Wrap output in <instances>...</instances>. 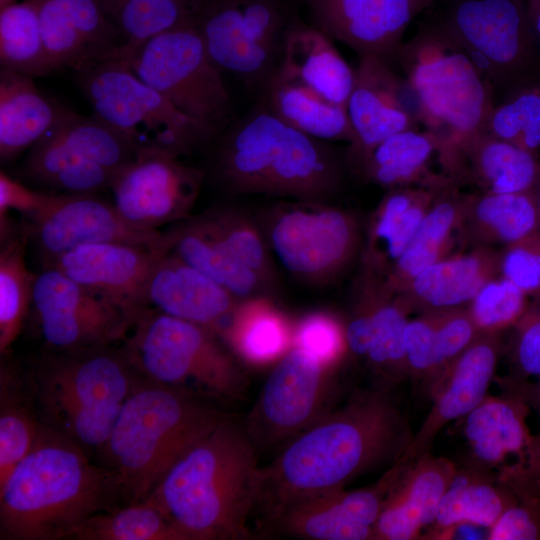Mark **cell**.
Segmentation results:
<instances>
[{"mask_svg":"<svg viewBox=\"0 0 540 540\" xmlns=\"http://www.w3.org/2000/svg\"><path fill=\"white\" fill-rule=\"evenodd\" d=\"M412 437L390 387L357 391L260 467L256 507L269 518L298 499L343 489L366 472L395 463Z\"/></svg>","mask_w":540,"mask_h":540,"instance_id":"1","label":"cell"},{"mask_svg":"<svg viewBox=\"0 0 540 540\" xmlns=\"http://www.w3.org/2000/svg\"><path fill=\"white\" fill-rule=\"evenodd\" d=\"M244 423L227 415L189 448L144 499L183 540L252 539L260 466Z\"/></svg>","mask_w":540,"mask_h":540,"instance_id":"2","label":"cell"},{"mask_svg":"<svg viewBox=\"0 0 540 540\" xmlns=\"http://www.w3.org/2000/svg\"><path fill=\"white\" fill-rule=\"evenodd\" d=\"M110 473L41 423L29 453L0 484V539L62 540L114 500Z\"/></svg>","mask_w":540,"mask_h":540,"instance_id":"3","label":"cell"},{"mask_svg":"<svg viewBox=\"0 0 540 540\" xmlns=\"http://www.w3.org/2000/svg\"><path fill=\"white\" fill-rule=\"evenodd\" d=\"M212 143L209 173L228 193L323 202L341 188L343 165L334 147L290 126L259 102Z\"/></svg>","mask_w":540,"mask_h":540,"instance_id":"4","label":"cell"},{"mask_svg":"<svg viewBox=\"0 0 540 540\" xmlns=\"http://www.w3.org/2000/svg\"><path fill=\"white\" fill-rule=\"evenodd\" d=\"M227 415L203 397L140 376L97 451L116 499L124 505L143 501Z\"/></svg>","mask_w":540,"mask_h":540,"instance_id":"5","label":"cell"},{"mask_svg":"<svg viewBox=\"0 0 540 540\" xmlns=\"http://www.w3.org/2000/svg\"><path fill=\"white\" fill-rule=\"evenodd\" d=\"M420 104V122L439 143L448 177L461 148L483 127L496 104L493 84L471 54L434 16L402 43L397 57Z\"/></svg>","mask_w":540,"mask_h":540,"instance_id":"6","label":"cell"},{"mask_svg":"<svg viewBox=\"0 0 540 540\" xmlns=\"http://www.w3.org/2000/svg\"><path fill=\"white\" fill-rule=\"evenodd\" d=\"M139 377L123 351L110 345L52 350L34 364L30 391L46 425L98 451Z\"/></svg>","mask_w":540,"mask_h":540,"instance_id":"7","label":"cell"},{"mask_svg":"<svg viewBox=\"0 0 540 540\" xmlns=\"http://www.w3.org/2000/svg\"><path fill=\"white\" fill-rule=\"evenodd\" d=\"M122 340L126 358L148 380L205 399L244 398L249 385L244 365L210 328L140 309Z\"/></svg>","mask_w":540,"mask_h":540,"instance_id":"8","label":"cell"},{"mask_svg":"<svg viewBox=\"0 0 540 540\" xmlns=\"http://www.w3.org/2000/svg\"><path fill=\"white\" fill-rule=\"evenodd\" d=\"M93 115L136 151L188 155L214 138L164 96L142 81L128 59L113 58L76 70Z\"/></svg>","mask_w":540,"mask_h":540,"instance_id":"9","label":"cell"},{"mask_svg":"<svg viewBox=\"0 0 540 540\" xmlns=\"http://www.w3.org/2000/svg\"><path fill=\"white\" fill-rule=\"evenodd\" d=\"M133 72L215 139L235 120L222 71L187 23L162 32L130 57Z\"/></svg>","mask_w":540,"mask_h":540,"instance_id":"10","label":"cell"},{"mask_svg":"<svg viewBox=\"0 0 540 540\" xmlns=\"http://www.w3.org/2000/svg\"><path fill=\"white\" fill-rule=\"evenodd\" d=\"M435 17L489 78L497 101L540 84V49L523 0H445Z\"/></svg>","mask_w":540,"mask_h":540,"instance_id":"11","label":"cell"},{"mask_svg":"<svg viewBox=\"0 0 540 540\" xmlns=\"http://www.w3.org/2000/svg\"><path fill=\"white\" fill-rule=\"evenodd\" d=\"M292 23L277 0H196L192 14L213 63L258 91L279 67Z\"/></svg>","mask_w":540,"mask_h":540,"instance_id":"12","label":"cell"},{"mask_svg":"<svg viewBox=\"0 0 540 540\" xmlns=\"http://www.w3.org/2000/svg\"><path fill=\"white\" fill-rule=\"evenodd\" d=\"M530 407L513 389L487 395L467 416L470 466L492 476L519 498L540 497V441L527 424Z\"/></svg>","mask_w":540,"mask_h":540,"instance_id":"13","label":"cell"},{"mask_svg":"<svg viewBox=\"0 0 540 540\" xmlns=\"http://www.w3.org/2000/svg\"><path fill=\"white\" fill-rule=\"evenodd\" d=\"M266 231L282 266L307 282H325L337 275L352 260L359 242L355 219L320 201L278 205Z\"/></svg>","mask_w":540,"mask_h":540,"instance_id":"14","label":"cell"},{"mask_svg":"<svg viewBox=\"0 0 540 540\" xmlns=\"http://www.w3.org/2000/svg\"><path fill=\"white\" fill-rule=\"evenodd\" d=\"M333 373L292 346L278 360L244 420L257 449L285 445L332 408Z\"/></svg>","mask_w":540,"mask_h":540,"instance_id":"15","label":"cell"},{"mask_svg":"<svg viewBox=\"0 0 540 540\" xmlns=\"http://www.w3.org/2000/svg\"><path fill=\"white\" fill-rule=\"evenodd\" d=\"M32 306L43 339L55 351L109 346L130 327L123 308L53 266L35 276Z\"/></svg>","mask_w":540,"mask_h":540,"instance_id":"16","label":"cell"},{"mask_svg":"<svg viewBox=\"0 0 540 540\" xmlns=\"http://www.w3.org/2000/svg\"><path fill=\"white\" fill-rule=\"evenodd\" d=\"M205 171L162 150H140L114 176L109 189L120 217L140 230H157L190 216Z\"/></svg>","mask_w":540,"mask_h":540,"instance_id":"17","label":"cell"},{"mask_svg":"<svg viewBox=\"0 0 540 540\" xmlns=\"http://www.w3.org/2000/svg\"><path fill=\"white\" fill-rule=\"evenodd\" d=\"M23 235L35 246L43 266L82 245L119 242L153 246L162 232L128 225L113 203L96 193H56L51 204L27 220Z\"/></svg>","mask_w":540,"mask_h":540,"instance_id":"18","label":"cell"},{"mask_svg":"<svg viewBox=\"0 0 540 540\" xmlns=\"http://www.w3.org/2000/svg\"><path fill=\"white\" fill-rule=\"evenodd\" d=\"M346 110L353 131L348 158L358 167L380 142L421 124L413 88L375 55L359 56Z\"/></svg>","mask_w":540,"mask_h":540,"instance_id":"19","label":"cell"},{"mask_svg":"<svg viewBox=\"0 0 540 540\" xmlns=\"http://www.w3.org/2000/svg\"><path fill=\"white\" fill-rule=\"evenodd\" d=\"M406 461L397 460L372 486L298 499L268 521L283 534L307 540H375L374 527Z\"/></svg>","mask_w":540,"mask_h":540,"instance_id":"20","label":"cell"},{"mask_svg":"<svg viewBox=\"0 0 540 540\" xmlns=\"http://www.w3.org/2000/svg\"><path fill=\"white\" fill-rule=\"evenodd\" d=\"M437 0H308L313 26L359 56L396 60L410 22Z\"/></svg>","mask_w":540,"mask_h":540,"instance_id":"21","label":"cell"},{"mask_svg":"<svg viewBox=\"0 0 540 540\" xmlns=\"http://www.w3.org/2000/svg\"><path fill=\"white\" fill-rule=\"evenodd\" d=\"M500 351L498 334L480 333L434 383L431 410L400 458L431 452L441 430L466 417L487 395Z\"/></svg>","mask_w":540,"mask_h":540,"instance_id":"22","label":"cell"},{"mask_svg":"<svg viewBox=\"0 0 540 540\" xmlns=\"http://www.w3.org/2000/svg\"><path fill=\"white\" fill-rule=\"evenodd\" d=\"M39 15L52 72L120 58L121 36L100 0H40Z\"/></svg>","mask_w":540,"mask_h":540,"instance_id":"23","label":"cell"},{"mask_svg":"<svg viewBox=\"0 0 540 540\" xmlns=\"http://www.w3.org/2000/svg\"><path fill=\"white\" fill-rule=\"evenodd\" d=\"M168 245L163 233L153 246L107 242L74 248L45 266H53L72 280L117 304L129 319L136 310L144 280Z\"/></svg>","mask_w":540,"mask_h":540,"instance_id":"24","label":"cell"},{"mask_svg":"<svg viewBox=\"0 0 540 540\" xmlns=\"http://www.w3.org/2000/svg\"><path fill=\"white\" fill-rule=\"evenodd\" d=\"M238 301L217 282L166 252L149 270L135 312L140 309L156 310L219 334L230 320Z\"/></svg>","mask_w":540,"mask_h":540,"instance_id":"25","label":"cell"},{"mask_svg":"<svg viewBox=\"0 0 540 540\" xmlns=\"http://www.w3.org/2000/svg\"><path fill=\"white\" fill-rule=\"evenodd\" d=\"M457 466L423 453L406 462L389 491L374 527L375 540H411L435 521L439 502Z\"/></svg>","mask_w":540,"mask_h":540,"instance_id":"26","label":"cell"},{"mask_svg":"<svg viewBox=\"0 0 540 540\" xmlns=\"http://www.w3.org/2000/svg\"><path fill=\"white\" fill-rule=\"evenodd\" d=\"M450 183V182H449ZM444 184L389 191L370 222L363 263L366 275L385 278L391 272Z\"/></svg>","mask_w":540,"mask_h":540,"instance_id":"27","label":"cell"},{"mask_svg":"<svg viewBox=\"0 0 540 540\" xmlns=\"http://www.w3.org/2000/svg\"><path fill=\"white\" fill-rule=\"evenodd\" d=\"M163 235L169 253L217 282L239 300L262 295L265 286H269L232 253L202 214L174 223Z\"/></svg>","mask_w":540,"mask_h":540,"instance_id":"28","label":"cell"},{"mask_svg":"<svg viewBox=\"0 0 540 540\" xmlns=\"http://www.w3.org/2000/svg\"><path fill=\"white\" fill-rule=\"evenodd\" d=\"M500 272V254L479 248L444 257L413 278L399 293L410 309L424 311L460 307Z\"/></svg>","mask_w":540,"mask_h":540,"instance_id":"29","label":"cell"},{"mask_svg":"<svg viewBox=\"0 0 540 540\" xmlns=\"http://www.w3.org/2000/svg\"><path fill=\"white\" fill-rule=\"evenodd\" d=\"M277 70L346 108L354 69L339 53L333 39L318 28L291 24Z\"/></svg>","mask_w":540,"mask_h":540,"instance_id":"30","label":"cell"},{"mask_svg":"<svg viewBox=\"0 0 540 540\" xmlns=\"http://www.w3.org/2000/svg\"><path fill=\"white\" fill-rule=\"evenodd\" d=\"M34 78L0 70V158L9 163L29 150L61 118L67 107L48 99Z\"/></svg>","mask_w":540,"mask_h":540,"instance_id":"31","label":"cell"},{"mask_svg":"<svg viewBox=\"0 0 540 540\" xmlns=\"http://www.w3.org/2000/svg\"><path fill=\"white\" fill-rule=\"evenodd\" d=\"M293 331L286 315L269 298L259 295L239 300L218 335L243 365L263 368L290 350Z\"/></svg>","mask_w":540,"mask_h":540,"instance_id":"32","label":"cell"},{"mask_svg":"<svg viewBox=\"0 0 540 540\" xmlns=\"http://www.w3.org/2000/svg\"><path fill=\"white\" fill-rule=\"evenodd\" d=\"M259 93V103L297 130L327 142H352L346 108L298 80L277 70Z\"/></svg>","mask_w":540,"mask_h":540,"instance_id":"33","label":"cell"},{"mask_svg":"<svg viewBox=\"0 0 540 540\" xmlns=\"http://www.w3.org/2000/svg\"><path fill=\"white\" fill-rule=\"evenodd\" d=\"M463 175L477 182L484 192H523L535 185L540 162L531 152L481 131L460 150L456 179Z\"/></svg>","mask_w":540,"mask_h":540,"instance_id":"34","label":"cell"},{"mask_svg":"<svg viewBox=\"0 0 540 540\" xmlns=\"http://www.w3.org/2000/svg\"><path fill=\"white\" fill-rule=\"evenodd\" d=\"M452 184L439 191L412 240L382 280L390 292L399 293L420 272L445 257L453 233L461 225L467 200L448 191Z\"/></svg>","mask_w":540,"mask_h":540,"instance_id":"35","label":"cell"},{"mask_svg":"<svg viewBox=\"0 0 540 540\" xmlns=\"http://www.w3.org/2000/svg\"><path fill=\"white\" fill-rule=\"evenodd\" d=\"M23 174L35 184L60 193L88 194L109 188L116 173L91 161L49 130L29 149Z\"/></svg>","mask_w":540,"mask_h":540,"instance_id":"36","label":"cell"},{"mask_svg":"<svg viewBox=\"0 0 540 540\" xmlns=\"http://www.w3.org/2000/svg\"><path fill=\"white\" fill-rule=\"evenodd\" d=\"M519 497L492 476L472 466L458 469L442 496L433 533L461 522L489 528Z\"/></svg>","mask_w":540,"mask_h":540,"instance_id":"37","label":"cell"},{"mask_svg":"<svg viewBox=\"0 0 540 540\" xmlns=\"http://www.w3.org/2000/svg\"><path fill=\"white\" fill-rule=\"evenodd\" d=\"M462 222L479 244L506 246L538 230V208L531 190L514 193L484 192L467 197Z\"/></svg>","mask_w":540,"mask_h":540,"instance_id":"38","label":"cell"},{"mask_svg":"<svg viewBox=\"0 0 540 540\" xmlns=\"http://www.w3.org/2000/svg\"><path fill=\"white\" fill-rule=\"evenodd\" d=\"M438 148V139L430 131L404 130L380 142L359 167L368 180L385 187H402L420 179L425 185H437L447 177L429 174L427 166Z\"/></svg>","mask_w":540,"mask_h":540,"instance_id":"39","label":"cell"},{"mask_svg":"<svg viewBox=\"0 0 540 540\" xmlns=\"http://www.w3.org/2000/svg\"><path fill=\"white\" fill-rule=\"evenodd\" d=\"M40 0H22L0 8L1 68L32 78L52 73L43 38Z\"/></svg>","mask_w":540,"mask_h":540,"instance_id":"40","label":"cell"},{"mask_svg":"<svg viewBox=\"0 0 540 540\" xmlns=\"http://www.w3.org/2000/svg\"><path fill=\"white\" fill-rule=\"evenodd\" d=\"M100 1L121 36V57L130 59L150 38L191 23L196 0Z\"/></svg>","mask_w":540,"mask_h":540,"instance_id":"41","label":"cell"},{"mask_svg":"<svg viewBox=\"0 0 540 540\" xmlns=\"http://www.w3.org/2000/svg\"><path fill=\"white\" fill-rule=\"evenodd\" d=\"M392 294L379 281L366 355L370 366L382 378V386L386 387L409 376L404 333L410 308L401 296L393 298Z\"/></svg>","mask_w":540,"mask_h":540,"instance_id":"42","label":"cell"},{"mask_svg":"<svg viewBox=\"0 0 540 540\" xmlns=\"http://www.w3.org/2000/svg\"><path fill=\"white\" fill-rule=\"evenodd\" d=\"M26 238L13 236L1 242L0 251V353L4 355L24 325L33 299L35 274L25 262Z\"/></svg>","mask_w":540,"mask_h":540,"instance_id":"43","label":"cell"},{"mask_svg":"<svg viewBox=\"0 0 540 540\" xmlns=\"http://www.w3.org/2000/svg\"><path fill=\"white\" fill-rule=\"evenodd\" d=\"M14 371L1 365L0 373V484L29 453L41 423Z\"/></svg>","mask_w":540,"mask_h":540,"instance_id":"44","label":"cell"},{"mask_svg":"<svg viewBox=\"0 0 540 540\" xmlns=\"http://www.w3.org/2000/svg\"><path fill=\"white\" fill-rule=\"evenodd\" d=\"M73 540H183L165 515L143 500L87 518Z\"/></svg>","mask_w":540,"mask_h":540,"instance_id":"45","label":"cell"},{"mask_svg":"<svg viewBox=\"0 0 540 540\" xmlns=\"http://www.w3.org/2000/svg\"><path fill=\"white\" fill-rule=\"evenodd\" d=\"M483 131L537 155L540 151V84L521 87L498 100Z\"/></svg>","mask_w":540,"mask_h":540,"instance_id":"46","label":"cell"},{"mask_svg":"<svg viewBox=\"0 0 540 540\" xmlns=\"http://www.w3.org/2000/svg\"><path fill=\"white\" fill-rule=\"evenodd\" d=\"M202 214L232 253L269 285L274 277L272 263L266 242L253 222L227 207L211 208Z\"/></svg>","mask_w":540,"mask_h":540,"instance_id":"47","label":"cell"},{"mask_svg":"<svg viewBox=\"0 0 540 540\" xmlns=\"http://www.w3.org/2000/svg\"><path fill=\"white\" fill-rule=\"evenodd\" d=\"M526 294L510 280L488 281L470 301L468 311L479 333L498 334L525 314Z\"/></svg>","mask_w":540,"mask_h":540,"instance_id":"48","label":"cell"},{"mask_svg":"<svg viewBox=\"0 0 540 540\" xmlns=\"http://www.w3.org/2000/svg\"><path fill=\"white\" fill-rule=\"evenodd\" d=\"M293 346L335 369L348 350L345 325L330 313H309L294 325Z\"/></svg>","mask_w":540,"mask_h":540,"instance_id":"49","label":"cell"},{"mask_svg":"<svg viewBox=\"0 0 540 540\" xmlns=\"http://www.w3.org/2000/svg\"><path fill=\"white\" fill-rule=\"evenodd\" d=\"M428 312L434 325L436 354L441 376L480 333L468 309L454 307Z\"/></svg>","mask_w":540,"mask_h":540,"instance_id":"50","label":"cell"},{"mask_svg":"<svg viewBox=\"0 0 540 540\" xmlns=\"http://www.w3.org/2000/svg\"><path fill=\"white\" fill-rule=\"evenodd\" d=\"M404 343L409 376L414 380L431 381L432 388L441 371L436 354L434 325L428 311L408 320Z\"/></svg>","mask_w":540,"mask_h":540,"instance_id":"51","label":"cell"},{"mask_svg":"<svg viewBox=\"0 0 540 540\" xmlns=\"http://www.w3.org/2000/svg\"><path fill=\"white\" fill-rule=\"evenodd\" d=\"M500 272L527 294H540V234L507 245L500 254Z\"/></svg>","mask_w":540,"mask_h":540,"instance_id":"52","label":"cell"},{"mask_svg":"<svg viewBox=\"0 0 540 540\" xmlns=\"http://www.w3.org/2000/svg\"><path fill=\"white\" fill-rule=\"evenodd\" d=\"M516 326L513 370L503 385H519L540 376V306L525 312Z\"/></svg>","mask_w":540,"mask_h":540,"instance_id":"53","label":"cell"},{"mask_svg":"<svg viewBox=\"0 0 540 540\" xmlns=\"http://www.w3.org/2000/svg\"><path fill=\"white\" fill-rule=\"evenodd\" d=\"M56 192L37 191L13 179L3 170L0 173V237L13 233L9 211L15 210L30 220L45 210L54 200Z\"/></svg>","mask_w":540,"mask_h":540,"instance_id":"54","label":"cell"},{"mask_svg":"<svg viewBox=\"0 0 540 540\" xmlns=\"http://www.w3.org/2000/svg\"><path fill=\"white\" fill-rule=\"evenodd\" d=\"M489 540H540V497L519 498L489 528Z\"/></svg>","mask_w":540,"mask_h":540,"instance_id":"55","label":"cell"},{"mask_svg":"<svg viewBox=\"0 0 540 540\" xmlns=\"http://www.w3.org/2000/svg\"><path fill=\"white\" fill-rule=\"evenodd\" d=\"M485 530H488L484 527L478 526L473 523L461 522L454 524L450 527H447L433 536L436 539H463V540H477V539H487L488 533H485Z\"/></svg>","mask_w":540,"mask_h":540,"instance_id":"56","label":"cell"},{"mask_svg":"<svg viewBox=\"0 0 540 540\" xmlns=\"http://www.w3.org/2000/svg\"><path fill=\"white\" fill-rule=\"evenodd\" d=\"M503 387L515 390L528 406L537 412L539 418V432L537 437L540 441V376L534 382L527 381L519 385H503Z\"/></svg>","mask_w":540,"mask_h":540,"instance_id":"57","label":"cell"},{"mask_svg":"<svg viewBox=\"0 0 540 540\" xmlns=\"http://www.w3.org/2000/svg\"><path fill=\"white\" fill-rule=\"evenodd\" d=\"M531 30L540 49V0H523Z\"/></svg>","mask_w":540,"mask_h":540,"instance_id":"58","label":"cell"},{"mask_svg":"<svg viewBox=\"0 0 540 540\" xmlns=\"http://www.w3.org/2000/svg\"><path fill=\"white\" fill-rule=\"evenodd\" d=\"M538 208V233L540 234V175L532 188Z\"/></svg>","mask_w":540,"mask_h":540,"instance_id":"59","label":"cell"},{"mask_svg":"<svg viewBox=\"0 0 540 540\" xmlns=\"http://www.w3.org/2000/svg\"><path fill=\"white\" fill-rule=\"evenodd\" d=\"M15 1L16 0H0V8H3L4 6L9 5Z\"/></svg>","mask_w":540,"mask_h":540,"instance_id":"60","label":"cell"}]
</instances>
